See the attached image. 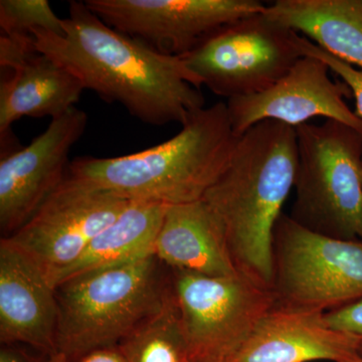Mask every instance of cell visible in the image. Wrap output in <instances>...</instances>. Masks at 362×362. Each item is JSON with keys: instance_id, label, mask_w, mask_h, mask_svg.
<instances>
[{"instance_id": "cell-7", "label": "cell", "mask_w": 362, "mask_h": 362, "mask_svg": "<svg viewBox=\"0 0 362 362\" xmlns=\"http://www.w3.org/2000/svg\"><path fill=\"white\" fill-rule=\"evenodd\" d=\"M273 268L281 306L329 312L362 300V240L320 235L283 214L274 230Z\"/></svg>"}, {"instance_id": "cell-4", "label": "cell", "mask_w": 362, "mask_h": 362, "mask_svg": "<svg viewBox=\"0 0 362 362\" xmlns=\"http://www.w3.org/2000/svg\"><path fill=\"white\" fill-rule=\"evenodd\" d=\"M165 268L153 254L57 286L58 352L71 362L90 350L120 344L163 304L173 288Z\"/></svg>"}, {"instance_id": "cell-14", "label": "cell", "mask_w": 362, "mask_h": 362, "mask_svg": "<svg viewBox=\"0 0 362 362\" xmlns=\"http://www.w3.org/2000/svg\"><path fill=\"white\" fill-rule=\"evenodd\" d=\"M319 361H362L361 339L332 327L326 312L276 304L233 362Z\"/></svg>"}, {"instance_id": "cell-8", "label": "cell", "mask_w": 362, "mask_h": 362, "mask_svg": "<svg viewBox=\"0 0 362 362\" xmlns=\"http://www.w3.org/2000/svg\"><path fill=\"white\" fill-rule=\"evenodd\" d=\"M265 11L223 26L180 58L214 94L228 100L258 94L303 57L298 33Z\"/></svg>"}, {"instance_id": "cell-22", "label": "cell", "mask_w": 362, "mask_h": 362, "mask_svg": "<svg viewBox=\"0 0 362 362\" xmlns=\"http://www.w3.org/2000/svg\"><path fill=\"white\" fill-rule=\"evenodd\" d=\"M326 318L332 327L346 331L359 337L362 354V300L341 308L326 312Z\"/></svg>"}, {"instance_id": "cell-18", "label": "cell", "mask_w": 362, "mask_h": 362, "mask_svg": "<svg viewBox=\"0 0 362 362\" xmlns=\"http://www.w3.org/2000/svg\"><path fill=\"white\" fill-rule=\"evenodd\" d=\"M166 206L154 202H130L111 225L90 243L70 267L52 279L57 286L68 279L123 264L131 263L154 254V244Z\"/></svg>"}, {"instance_id": "cell-26", "label": "cell", "mask_w": 362, "mask_h": 362, "mask_svg": "<svg viewBox=\"0 0 362 362\" xmlns=\"http://www.w3.org/2000/svg\"><path fill=\"white\" fill-rule=\"evenodd\" d=\"M359 362H362V361H359Z\"/></svg>"}, {"instance_id": "cell-1", "label": "cell", "mask_w": 362, "mask_h": 362, "mask_svg": "<svg viewBox=\"0 0 362 362\" xmlns=\"http://www.w3.org/2000/svg\"><path fill=\"white\" fill-rule=\"evenodd\" d=\"M63 23L64 35L33 30L35 47L73 73L85 90L153 126L183 125L204 108L201 80L180 58L118 32L85 1H70Z\"/></svg>"}, {"instance_id": "cell-5", "label": "cell", "mask_w": 362, "mask_h": 362, "mask_svg": "<svg viewBox=\"0 0 362 362\" xmlns=\"http://www.w3.org/2000/svg\"><path fill=\"white\" fill-rule=\"evenodd\" d=\"M295 130L296 199L290 218L320 235L362 240V132L335 120Z\"/></svg>"}, {"instance_id": "cell-12", "label": "cell", "mask_w": 362, "mask_h": 362, "mask_svg": "<svg viewBox=\"0 0 362 362\" xmlns=\"http://www.w3.org/2000/svg\"><path fill=\"white\" fill-rule=\"evenodd\" d=\"M329 71L322 59L303 56L269 89L228 100L233 132L240 137L263 121H276L295 129L317 117L339 121L362 132V119L345 101L352 97L351 90L343 81L332 80Z\"/></svg>"}, {"instance_id": "cell-9", "label": "cell", "mask_w": 362, "mask_h": 362, "mask_svg": "<svg viewBox=\"0 0 362 362\" xmlns=\"http://www.w3.org/2000/svg\"><path fill=\"white\" fill-rule=\"evenodd\" d=\"M129 204L120 195L66 175L32 218L6 239L33 259L51 282Z\"/></svg>"}, {"instance_id": "cell-15", "label": "cell", "mask_w": 362, "mask_h": 362, "mask_svg": "<svg viewBox=\"0 0 362 362\" xmlns=\"http://www.w3.org/2000/svg\"><path fill=\"white\" fill-rule=\"evenodd\" d=\"M154 255L171 270L211 277H226L240 271L220 218L204 199L166 206Z\"/></svg>"}, {"instance_id": "cell-3", "label": "cell", "mask_w": 362, "mask_h": 362, "mask_svg": "<svg viewBox=\"0 0 362 362\" xmlns=\"http://www.w3.org/2000/svg\"><path fill=\"white\" fill-rule=\"evenodd\" d=\"M181 126L175 137L136 153L77 157L66 175L130 202L201 201L226 170L239 137L223 102L194 111Z\"/></svg>"}, {"instance_id": "cell-21", "label": "cell", "mask_w": 362, "mask_h": 362, "mask_svg": "<svg viewBox=\"0 0 362 362\" xmlns=\"http://www.w3.org/2000/svg\"><path fill=\"white\" fill-rule=\"evenodd\" d=\"M297 44L302 56H312L322 59L329 66L330 71L342 78L343 82L349 86L352 97L356 100V114L362 119V69L345 63L342 59L332 56L311 40L302 37L298 33Z\"/></svg>"}, {"instance_id": "cell-16", "label": "cell", "mask_w": 362, "mask_h": 362, "mask_svg": "<svg viewBox=\"0 0 362 362\" xmlns=\"http://www.w3.org/2000/svg\"><path fill=\"white\" fill-rule=\"evenodd\" d=\"M4 73V71H2ZM73 73L37 51L25 63L4 71L0 83V135L23 117L58 118L76 107L84 90Z\"/></svg>"}, {"instance_id": "cell-20", "label": "cell", "mask_w": 362, "mask_h": 362, "mask_svg": "<svg viewBox=\"0 0 362 362\" xmlns=\"http://www.w3.org/2000/svg\"><path fill=\"white\" fill-rule=\"evenodd\" d=\"M0 28L8 35H33L35 30L65 35L63 20L47 0H1Z\"/></svg>"}, {"instance_id": "cell-25", "label": "cell", "mask_w": 362, "mask_h": 362, "mask_svg": "<svg viewBox=\"0 0 362 362\" xmlns=\"http://www.w3.org/2000/svg\"><path fill=\"white\" fill-rule=\"evenodd\" d=\"M42 362H69V361L65 354L56 352V354H51V356H45Z\"/></svg>"}, {"instance_id": "cell-6", "label": "cell", "mask_w": 362, "mask_h": 362, "mask_svg": "<svg viewBox=\"0 0 362 362\" xmlns=\"http://www.w3.org/2000/svg\"><path fill=\"white\" fill-rule=\"evenodd\" d=\"M171 274L192 362H233L277 304L271 286L242 271L226 277Z\"/></svg>"}, {"instance_id": "cell-19", "label": "cell", "mask_w": 362, "mask_h": 362, "mask_svg": "<svg viewBox=\"0 0 362 362\" xmlns=\"http://www.w3.org/2000/svg\"><path fill=\"white\" fill-rule=\"evenodd\" d=\"M128 362H192L175 289L119 344Z\"/></svg>"}, {"instance_id": "cell-17", "label": "cell", "mask_w": 362, "mask_h": 362, "mask_svg": "<svg viewBox=\"0 0 362 362\" xmlns=\"http://www.w3.org/2000/svg\"><path fill=\"white\" fill-rule=\"evenodd\" d=\"M265 13L332 56L362 69V0H277Z\"/></svg>"}, {"instance_id": "cell-13", "label": "cell", "mask_w": 362, "mask_h": 362, "mask_svg": "<svg viewBox=\"0 0 362 362\" xmlns=\"http://www.w3.org/2000/svg\"><path fill=\"white\" fill-rule=\"evenodd\" d=\"M56 289L40 267L6 238L0 240V341L45 356L58 352Z\"/></svg>"}, {"instance_id": "cell-2", "label": "cell", "mask_w": 362, "mask_h": 362, "mask_svg": "<svg viewBox=\"0 0 362 362\" xmlns=\"http://www.w3.org/2000/svg\"><path fill=\"white\" fill-rule=\"evenodd\" d=\"M297 169L296 130L263 121L240 136L230 163L202 199L220 218L237 268L271 287L274 230Z\"/></svg>"}, {"instance_id": "cell-11", "label": "cell", "mask_w": 362, "mask_h": 362, "mask_svg": "<svg viewBox=\"0 0 362 362\" xmlns=\"http://www.w3.org/2000/svg\"><path fill=\"white\" fill-rule=\"evenodd\" d=\"M87 124V113L74 107L52 119L30 145L1 156L0 230L4 238L28 223L65 180L69 154L84 135Z\"/></svg>"}, {"instance_id": "cell-23", "label": "cell", "mask_w": 362, "mask_h": 362, "mask_svg": "<svg viewBox=\"0 0 362 362\" xmlns=\"http://www.w3.org/2000/svg\"><path fill=\"white\" fill-rule=\"evenodd\" d=\"M71 362H128L119 345L90 350Z\"/></svg>"}, {"instance_id": "cell-24", "label": "cell", "mask_w": 362, "mask_h": 362, "mask_svg": "<svg viewBox=\"0 0 362 362\" xmlns=\"http://www.w3.org/2000/svg\"><path fill=\"white\" fill-rule=\"evenodd\" d=\"M44 359L35 358L16 344H2L0 349V362H42Z\"/></svg>"}, {"instance_id": "cell-10", "label": "cell", "mask_w": 362, "mask_h": 362, "mask_svg": "<svg viewBox=\"0 0 362 362\" xmlns=\"http://www.w3.org/2000/svg\"><path fill=\"white\" fill-rule=\"evenodd\" d=\"M104 23L182 58L221 28L266 9L258 0H85Z\"/></svg>"}]
</instances>
